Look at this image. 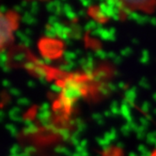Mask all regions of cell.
Here are the masks:
<instances>
[{
    "instance_id": "obj_1",
    "label": "cell",
    "mask_w": 156,
    "mask_h": 156,
    "mask_svg": "<svg viewBox=\"0 0 156 156\" xmlns=\"http://www.w3.org/2000/svg\"><path fill=\"white\" fill-rule=\"evenodd\" d=\"M15 30V23L10 15L0 10V50L10 43Z\"/></svg>"
}]
</instances>
